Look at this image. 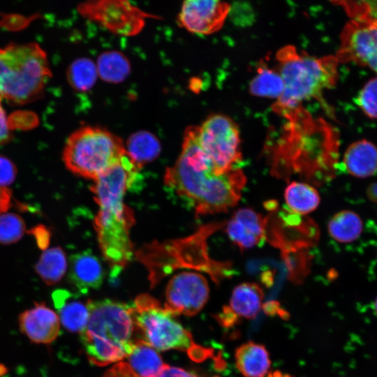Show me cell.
Instances as JSON below:
<instances>
[{"instance_id": "cell-11", "label": "cell", "mask_w": 377, "mask_h": 377, "mask_svg": "<svg viewBox=\"0 0 377 377\" xmlns=\"http://www.w3.org/2000/svg\"><path fill=\"white\" fill-rule=\"evenodd\" d=\"M209 294V285L202 275L194 272H180L169 281L164 307L174 316H194L205 305Z\"/></svg>"}, {"instance_id": "cell-14", "label": "cell", "mask_w": 377, "mask_h": 377, "mask_svg": "<svg viewBox=\"0 0 377 377\" xmlns=\"http://www.w3.org/2000/svg\"><path fill=\"white\" fill-rule=\"evenodd\" d=\"M21 332L36 343H50L58 337L60 330L58 315L44 303L22 312L19 316Z\"/></svg>"}, {"instance_id": "cell-16", "label": "cell", "mask_w": 377, "mask_h": 377, "mask_svg": "<svg viewBox=\"0 0 377 377\" xmlns=\"http://www.w3.org/2000/svg\"><path fill=\"white\" fill-rule=\"evenodd\" d=\"M343 163L347 172L359 178L377 173V147L362 139L350 144L346 150Z\"/></svg>"}, {"instance_id": "cell-28", "label": "cell", "mask_w": 377, "mask_h": 377, "mask_svg": "<svg viewBox=\"0 0 377 377\" xmlns=\"http://www.w3.org/2000/svg\"><path fill=\"white\" fill-rule=\"evenodd\" d=\"M341 6L352 20L377 22V0H330Z\"/></svg>"}, {"instance_id": "cell-30", "label": "cell", "mask_w": 377, "mask_h": 377, "mask_svg": "<svg viewBox=\"0 0 377 377\" xmlns=\"http://www.w3.org/2000/svg\"><path fill=\"white\" fill-rule=\"evenodd\" d=\"M356 104L370 119H377V77L369 80L356 97Z\"/></svg>"}, {"instance_id": "cell-40", "label": "cell", "mask_w": 377, "mask_h": 377, "mask_svg": "<svg viewBox=\"0 0 377 377\" xmlns=\"http://www.w3.org/2000/svg\"><path fill=\"white\" fill-rule=\"evenodd\" d=\"M268 377H290V376L276 371L269 374Z\"/></svg>"}, {"instance_id": "cell-9", "label": "cell", "mask_w": 377, "mask_h": 377, "mask_svg": "<svg viewBox=\"0 0 377 377\" xmlns=\"http://www.w3.org/2000/svg\"><path fill=\"white\" fill-rule=\"evenodd\" d=\"M79 14L119 36H135L145 27L147 19L157 16L144 11L131 0H84L77 6Z\"/></svg>"}, {"instance_id": "cell-31", "label": "cell", "mask_w": 377, "mask_h": 377, "mask_svg": "<svg viewBox=\"0 0 377 377\" xmlns=\"http://www.w3.org/2000/svg\"><path fill=\"white\" fill-rule=\"evenodd\" d=\"M16 168L8 158L0 156V186L6 187L15 179Z\"/></svg>"}, {"instance_id": "cell-29", "label": "cell", "mask_w": 377, "mask_h": 377, "mask_svg": "<svg viewBox=\"0 0 377 377\" xmlns=\"http://www.w3.org/2000/svg\"><path fill=\"white\" fill-rule=\"evenodd\" d=\"M24 231V222L19 215L13 213L0 215V244H9L17 242Z\"/></svg>"}, {"instance_id": "cell-10", "label": "cell", "mask_w": 377, "mask_h": 377, "mask_svg": "<svg viewBox=\"0 0 377 377\" xmlns=\"http://www.w3.org/2000/svg\"><path fill=\"white\" fill-rule=\"evenodd\" d=\"M335 56L339 63H353L377 73V22H348L341 31L340 47Z\"/></svg>"}, {"instance_id": "cell-27", "label": "cell", "mask_w": 377, "mask_h": 377, "mask_svg": "<svg viewBox=\"0 0 377 377\" xmlns=\"http://www.w3.org/2000/svg\"><path fill=\"white\" fill-rule=\"evenodd\" d=\"M97 73V68L91 60L79 59L70 66L68 80L73 88L86 91L94 84Z\"/></svg>"}, {"instance_id": "cell-41", "label": "cell", "mask_w": 377, "mask_h": 377, "mask_svg": "<svg viewBox=\"0 0 377 377\" xmlns=\"http://www.w3.org/2000/svg\"><path fill=\"white\" fill-rule=\"evenodd\" d=\"M374 309H375V311H376V313L377 314V297H376L375 302H374Z\"/></svg>"}, {"instance_id": "cell-20", "label": "cell", "mask_w": 377, "mask_h": 377, "mask_svg": "<svg viewBox=\"0 0 377 377\" xmlns=\"http://www.w3.org/2000/svg\"><path fill=\"white\" fill-rule=\"evenodd\" d=\"M126 357L127 364L140 377H156L165 366L156 350L141 339L135 340Z\"/></svg>"}, {"instance_id": "cell-1", "label": "cell", "mask_w": 377, "mask_h": 377, "mask_svg": "<svg viewBox=\"0 0 377 377\" xmlns=\"http://www.w3.org/2000/svg\"><path fill=\"white\" fill-rule=\"evenodd\" d=\"M246 181L241 168L225 173L215 168L199 143L197 126L186 129L179 156L164 175L166 186L193 207L197 216L236 205Z\"/></svg>"}, {"instance_id": "cell-17", "label": "cell", "mask_w": 377, "mask_h": 377, "mask_svg": "<svg viewBox=\"0 0 377 377\" xmlns=\"http://www.w3.org/2000/svg\"><path fill=\"white\" fill-rule=\"evenodd\" d=\"M54 306L63 326L71 332H82L85 328L89 311L86 304L75 298L66 290H57L52 294Z\"/></svg>"}, {"instance_id": "cell-22", "label": "cell", "mask_w": 377, "mask_h": 377, "mask_svg": "<svg viewBox=\"0 0 377 377\" xmlns=\"http://www.w3.org/2000/svg\"><path fill=\"white\" fill-rule=\"evenodd\" d=\"M363 223L360 216L351 210H342L335 214L329 221L327 230L335 241L350 243L361 235Z\"/></svg>"}, {"instance_id": "cell-33", "label": "cell", "mask_w": 377, "mask_h": 377, "mask_svg": "<svg viewBox=\"0 0 377 377\" xmlns=\"http://www.w3.org/2000/svg\"><path fill=\"white\" fill-rule=\"evenodd\" d=\"M217 321L225 327L235 325L239 318L230 309L228 306H224L221 313L216 316Z\"/></svg>"}, {"instance_id": "cell-5", "label": "cell", "mask_w": 377, "mask_h": 377, "mask_svg": "<svg viewBox=\"0 0 377 377\" xmlns=\"http://www.w3.org/2000/svg\"><path fill=\"white\" fill-rule=\"evenodd\" d=\"M50 76L46 54L36 43L0 49V98L24 103L39 96Z\"/></svg>"}, {"instance_id": "cell-13", "label": "cell", "mask_w": 377, "mask_h": 377, "mask_svg": "<svg viewBox=\"0 0 377 377\" xmlns=\"http://www.w3.org/2000/svg\"><path fill=\"white\" fill-rule=\"evenodd\" d=\"M267 217L251 208L237 210L226 226L230 239L240 249H251L264 242L267 237Z\"/></svg>"}, {"instance_id": "cell-8", "label": "cell", "mask_w": 377, "mask_h": 377, "mask_svg": "<svg viewBox=\"0 0 377 377\" xmlns=\"http://www.w3.org/2000/svg\"><path fill=\"white\" fill-rule=\"evenodd\" d=\"M198 138L205 154L219 172L240 168L239 130L230 117L220 114L208 117L198 126Z\"/></svg>"}, {"instance_id": "cell-35", "label": "cell", "mask_w": 377, "mask_h": 377, "mask_svg": "<svg viewBox=\"0 0 377 377\" xmlns=\"http://www.w3.org/2000/svg\"><path fill=\"white\" fill-rule=\"evenodd\" d=\"M211 353L210 349L195 344L188 351L190 357L194 361L204 360L211 355Z\"/></svg>"}, {"instance_id": "cell-21", "label": "cell", "mask_w": 377, "mask_h": 377, "mask_svg": "<svg viewBox=\"0 0 377 377\" xmlns=\"http://www.w3.org/2000/svg\"><path fill=\"white\" fill-rule=\"evenodd\" d=\"M284 197L288 208L300 215L314 211L320 201L319 193L314 187L299 182H293L287 186Z\"/></svg>"}, {"instance_id": "cell-6", "label": "cell", "mask_w": 377, "mask_h": 377, "mask_svg": "<svg viewBox=\"0 0 377 377\" xmlns=\"http://www.w3.org/2000/svg\"><path fill=\"white\" fill-rule=\"evenodd\" d=\"M122 140L109 131L84 126L67 139L63 160L73 173L94 180L125 153Z\"/></svg>"}, {"instance_id": "cell-39", "label": "cell", "mask_w": 377, "mask_h": 377, "mask_svg": "<svg viewBox=\"0 0 377 377\" xmlns=\"http://www.w3.org/2000/svg\"><path fill=\"white\" fill-rule=\"evenodd\" d=\"M368 198L377 206V182L370 184L367 191Z\"/></svg>"}, {"instance_id": "cell-19", "label": "cell", "mask_w": 377, "mask_h": 377, "mask_svg": "<svg viewBox=\"0 0 377 377\" xmlns=\"http://www.w3.org/2000/svg\"><path fill=\"white\" fill-rule=\"evenodd\" d=\"M263 297L264 293L259 285L252 282L242 283L232 290L228 306L239 318L252 319L260 312Z\"/></svg>"}, {"instance_id": "cell-7", "label": "cell", "mask_w": 377, "mask_h": 377, "mask_svg": "<svg viewBox=\"0 0 377 377\" xmlns=\"http://www.w3.org/2000/svg\"><path fill=\"white\" fill-rule=\"evenodd\" d=\"M131 311L140 339L154 348L188 352L195 345L191 332L149 295H138L131 305Z\"/></svg>"}, {"instance_id": "cell-32", "label": "cell", "mask_w": 377, "mask_h": 377, "mask_svg": "<svg viewBox=\"0 0 377 377\" xmlns=\"http://www.w3.org/2000/svg\"><path fill=\"white\" fill-rule=\"evenodd\" d=\"M103 377H140L124 362H120L108 369Z\"/></svg>"}, {"instance_id": "cell-18", "label": "cell", "mask_w": 377, "mask_h": 377, "mask_svg": "<svg viewBox=\"0 0 377 377\" xmlns=\"http://www.w3.org/2000/svg\"><path fill=\"white\" fill-rule=\"evenodd\" d=\"M237 368L245 377H265L270 367L265 347L253 341L239 346L235 353Z\"/></svg>"}, {"instance_id": "cell-4", "label": "cell", "mask_w": 377, "mask_h": 377, "mask_svg": "<svg viewBox=\"0 0 377 377\" xmlns=\"http://www.w3.org/2000/svg\"><path fill=\"white\" fill-rule=\"evenodd\" d=\"M87 305L89 317L80 338L89 362L103 367L126 357L135 341L131 305L108 299Z\"/></svg>"}, {"instance_id": "cell-25", "label": "cell", "mask_w": 377, "mask_h": 377, "mask_svg": "<svg viewBox=\"0 0 377 377\" xmlns=\"http://www.w3.org/2000/svg\"><path fill=\"white\" fill-rule=\"evenodd\" d=\"M125 147L128 156L140 168L155 159L161 150L159 141L147 131H139L133 134Z\"/></svg>"}, {"instance_id": "cell-34", "label": "cell", "mask_w": 377, "mask_h": 377, "mask_svg": "<svg viewBox=\"0 0 377 377\" xmlns=\"http://www.w3.org/2000/svg\"><path fill=\"white\" fill-rule=\"evenodd\" d=\"M156 377H200L197 374L185 369L170 367L167 364Z\"/></svg>"}, {"instance_id": "cell-15", "label": "cell", "mask_w": 377, "mask_h": 377, "mask_svg": "<svg viewBox=\"0 0 377 377\" xmlns=\"http://www.w3.org/2000/svg\"><path fill=\"white\" fill-rule=\"evenodd\" d=\"M68 276L78 292L84 294L101 287L104 272L98 257L86 250L71 256Z\"/></svg>"}, {"instance_id": "cell-23", "label": "cell", "mask_w": 377, "mask_h": 377, "mask_svg": "<svg viewBox=\"0 0 377 377\" xmlns=\"http://www.w3.org/2000/svg\"><path fill=\"white\" fill-rule=\"evenodd\" d=\"M249 91L255 96L279 99L283 91V82L277 69L261 62L249 84Z\"/></svg>"}, {"instance_id": "cell-24", "label": "cell", "mask_w": 377, "mask_h": 377, "mask_svg": "<svg viewBox=\"0 0 377 377\" xmlns=\"http://www.w3.org/2000/svg\"><path fill=\"white\" fill-rule=\"evenodd\" d=\"M67 268L65 253L59 247L45 250L35 265V270L47 285H53L60 281Z\"/></svg>"}, {"instance_id": "cell-2", "label": "cell", "mask_w": 377, "mask_h": 377, "mask_svg": "<svg viewBox=\"0 0 377 377\" xmlns=\"http://www.w3.org/2000/svg\"><path fill=\"white\" fill-rule=\"evenodd\" d=\"M140 168L126 152L97 177L90 188L99 206L94 219L99 246L114 276L133 255L130 230L134 214L124 204V197L137 182Z\"/></svg>"}, {"instance_id": "cell-38", "label": "cell", "mask_w": 377, "mask_h": 377, "mask_svg": "<svg viewBox=\"0 0 377 377\" xmlns=\"http://www.w3.org/2000/svg\"><path fill=\"white\" fill-rule=\"evenodd\" d=\"M263 309L264 311L268 315H275L276 313H278L283 318H286V316H288L286 314V311L280 308L279 304L274 301L265 304Z\"/></svg>"}, {"instance_id": "cell-12", "label": "cell", "mask_w": 377, "mask_h": 377, "mask_svg": "<svg viewBox=\"0 0 377 377\" xmlns=\"http://www.w3.org/2000/svg\"><path fill=\"white\" fill-rule=\"evenodd\" d=\"M230 10L226 0H183L177 22L191 34L207 36L221 29Z\"/></svg>"}, {"instance_id": "cell-37", "label": "cell", "mask_w": 377, "mask_h": 377, "mask_svg": "<svg viewBox=\"0 0 377 377\" xmlns=\"http://www.w3.org/2000/svg\"><path fill=\"white\" fill-rule=\"evenodd\" d=\"M11 193L9 189L0 186V215L7 211L10 205Z\"/></svg>"}, {"instance_id": "cell-3", "label": "cell", "mask_w": 377, "mask_h": 377, "mask_svg": "<svg viewBox=\"0 0 377 377\" xmlns=\"http://www.w3.org/2000/svg\"><path fill=\"white\" fill-rule=\"evenodd\" d=\"M276 58L283 91L273 110L285 117L296 113L306 101L321 100L323 93L338 80L339 62L336 56L315 57L288 45L278 51Z\"/></svg>"}, {"instance_id": "cell-26", "label": "cell", "mask_w": 377, "mask_h": 377, "mask_svg": "<svg viewBox=\"0 0 377 377\" xmlns=\"http://www.w3.org/2000/svg\"><path fill=\"white\" fill-rule=\"evenodd\" d=\"M126 58L117 52H108L100 55L98 59L97 71L106 81L122 80L129 70Z\"/></svg>"}, {"instance_id": "cell-36", "label": "cell", "mask_w": 377, "mask_h": 377, "mask_svg": "<svg viewBox=\"0 0 377 377\" xmlns=\"http://www.w3.org/2000/svg\"><path fill=\"white\" fill-rule=\"evenodd\" d=\"M0 98V144L4 142L9 138V128L5 112L1 104Z\"/></svg>"}]
</instances>
